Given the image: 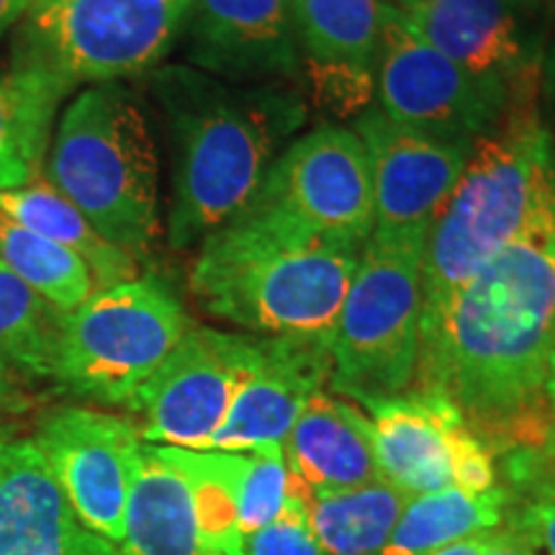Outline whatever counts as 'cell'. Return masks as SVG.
<instances>
[{"label":"cell","mask_w":555,"mask_h":555,"mask_svg":"<svg viewBox=\"0 0 555 555\" xmlns=\"http://www.w3.org/2000/svg\"><path fill=\"white\" fill-rule=\"evenodd\" d=\"M555 350V193L517 240L420 327V391L440 393L486 446L547 435Z\"/></svg>","instance_id":"cell-1"},{"label":"cell","mask_w":555,"mask_h":555,"mask_svg":"<svg viewBox=\"0 0 555 555\" xmlns=\"http://www.w3.org/2000/svg\"><path fill=\"white\" fill-rule=\"evenodd\" d=\"M150 75L172 147L168 242L189 249L255 198L307 108L288 82L234 86L191 65Z\"/></svg>","instance_id":"cell-2"},{"label":"cell","mask_w":555,"mask_h":555,"mask_svg":"<svg viewBox=\"0 0 555 555\" xmlns=\"http://www.w3.org/2000/svg\"><path fill=\"white\" fill-rule=\"evenodd\" d=\"M360 249L249 201L201 242L191 291L208 314L253 335L330 339Z\"/></svg>","instance_id":"cell-3"},{"label":"cell","mask_w":555,"mask_h":555,"mask_svg":"<svg viewBox=\"0 0 555 555\" xmlns=\"http://www.w3.org/2000/svg\"><path fill=\"white\" fill-rule=\"evenodd\" d=\"M553 193V139L540 121L535 99L515 101L489 134L476 139L466 170L429 227L422 322L517 240Z\"/></svg>","instance_id":"cell-4"},{"label":"cell","mask_w":555,"mask_h":555,"mask_svg":"<svg viewBox=\"0 0 555 555\" xmlns=\"http://www.w3.org/2000/svg\"><path fill=\"white\" fill-rule=\"evenodd\" d=\"M41 178L134 260L157 245V144L147 108L124 82L88 86L73 95L52 131Z\"/></svg>","instance_id":"cell-5"},{"label":"cell","mask_w":555,"mask_h":555,"mask_svg":"<svg viewBox=\"0 0 555 555\" xmlns=\"http://www.w3.org/2000/svg\"><path fill=\"white\" fill-rule=\"evenodd\" d=\"M427 237L371 234L330 332V386L371 401L414 391Z\"/></svg>","instance_id":"cell-6"},{"label":"cell","mask_w":555,"mask_h":555,"mask_svg":"<svg viewBox=\"0 0 555 555\" xmlns=\"http://www.w3.org/2000/svg\"><path fill=\"white\" fill-rule=\"evenodd\" d=\"M191 0H31L11 65L44 75L69 95L163 65L183 37Z\"/></svg>","instance_id":"cell-7"},{"label":"cell","mask_w":555,"mask_h":555,"mask_svg":"<svg viewBox=\"0 0 555 555\" xmlns=\"http://www.w3.org/2000/svg\"><path fill=\"white\" fill-rule=\"evenodd\" d=\"M191 330V319L157 275L95 291L62 314L50 380L95 404L127 406Z\"/></svg>","instance_id":"cell-8"},{"label":"cell","mask_w":555,"mask_h":555,"mask_svg":"<svg viewBox=\"0 0 555 555\" xmlns=\"http://www.w3.org/2000/svg\"><path fill=\"white\" fill-rule=\"evenodd\" d=\"M378 111L409 129L476 142L504 119L515 99L422 41L388 5L373 60Z\"/></svg>","instance_id":"cell-9"},{"label":"cell","mask_w":555,"mask_h":555,"mask_svg":"<svg viewBox=\"0 0 555 555\" xmlns=\"http://www.w3.org/2000/svg\"><path fill=\"white\" fill-rule=\"evenodd\" d=\"M260 360V337L191 327L129 409L147 446L204 450Z\"/></svg>","instance_id":"cell-10"},{"label":"cell","mask_w":555,"mask_h":555,"mask_svg":"<svg viewBox=\"0 0 555 555\" xmlns=\"http://www.w3.org/2000/svg\"><path fill=\"white\" fill-rule=\"evenodd\" d=\"M253 201L322 237L363 247L376 227L373 172L356 129L322 124L275 157Z\"/></svg>","instance_id":"cell-11"},{"label":"cell","mask_w":555,"mask_h":555,"mask_svg":"<svg viewBox=\"0 0 555 555\" xmlns=\"http://www.w3.org/2000/svg\"><path fill=\"white\" fill-rule=\"evenodd\" d=\"M422 41L476 78L535 99L543 31L555 5L538 0H391Z\"/></svg>","instance_id":"cell-12"},{"label":"cell","mask_w":555,"mask_h":555,"mask_svg":"<svg viewBox=\"0 0 555 555\" xmlns=\"http://www.w3.org/2000/svg\"><path fill=\"white\" fill-rule=\"evenodd\" d=\"M31 437L80 522L119 547L144 448L139 427L101 409L62 406Z\"/></svg>","instance_id":"cell-13"},{"label":"cell","mask_w":555,"mask_h":555,"mask_svg":"<svg viewBox=\"0 0 555 555\" xmlns=\"http://www.w3.org/2000/svg\"><path fill=\"white\" fill-rule=\"evenodd\" d=\"M373 172V234L427 237L429 227L466 170L476 142L442 139L367 108L356 119Z\"/></svg>","instance_id":"cell-14"},{"label":"cell","mask_w":555,"mask_h":555,"mask_svg":"<svg viewBox=\"0 0 555 555\" xmlns=\"http://www.w3.org/2000/svg\"><path fill=\"white\" fill-rule=\"evenodd\" d=\"M180 39L191 67L234 86L301 75L291 0H191Z\"/></svg>","instance_id":"cell-15"},{"label":"cell","mask_w":555,"mask_h":555,"mask_svg":"<svg viewBox=\"0 0 555 555\" xmlns=\"http://www.w3.org/2000/svg\"><path fill=\"white\" fill-rule=\"evenodd\" d=\"M330 384V347L322 337H260V360L204 450L283 453L307 401Z\"/></svg>","instance_id":"cell-16"},{"label":"cell","mask_w":555,"mask_h":555,"mask_svg":"<svg viewBox=\"0 0 555 555\" xmlns=\"http://www.w3.org/2000/svg\"><path fill=\"white\" fill-rule=\"evenodd\" d=\"M0 555H121L69 506L34 437L0 429Z\"/></svg>","instance_id":"cell-17"},{"label":"cell","mask_w":555,"mask_h":555,"mask_svg":"<svg viewBox=\"0 0 555 555\" xmlns=\"http://www.w3.org/2000/svg\"><path fill=\"white\" fill-rule=\"evenodd\" d=\"M373 425L380 476L406 494L450 486V448L466 425L446 397L429 391L401 393L365 404Z\"/></svg>","instance_id":"cell-18"},{"label":"cell","mask_w":555,"mask_h":555,"mask_svg":"<svg viewBox=\"0 0 555 555\" xmlns=\"http://www.w3.org/2000/svg\"><path fill=\"white\" fill-rule=\"evenodd\" d=\"M288 478L301 491H335L378 481L380 466L367 414L322 388L283 442Z\"/></svg>","instance_id":"cell-19"},{"label":"cell","mask_w":555,"mask_h":555,"mask_svg":"<svg viewBox=\"0 0 555 555\" xmlns=\"http://www.w3.org/2000/svg\"><path fill=\"white\" fill-rule=\"evenodd\" d=\"M121 555H214L201 535L191 486L180 470L144 442L127 519Z\"/></svg>","instance_id":"cell-20"},{"label":"cell","mask_w":555,"mask_h":555,"mask_svg":"<svg viewBox=\"0 0 555 555\" xmlns=\"http://www.w3.org/2000/svg\"><path fill=\"white\" fill-rule=\"evenodd\" d=\"M291 486L301 494L311 532L327 555L384 553L412 496L386 478L335 491H301L294 481Z\"/></svg>","instance_id":"cell-21"},{"label":"cell","mask_w":555,"mask_h":555,"mask_svg":"<svg viewBox=\"0 0 555 555\" xmlns=\"http://www.w3.org/2000/svg\"><path fill=\"white\" fill-rule=\"evenodd\" d=\"M67 93L34 69L0 73V191L21 189L41 176L54 116Z\"/></svg>","instance_id":"cell-22"},{"label":"cell","mask_w":555,"mask_h":555,"mask_svg":"<svg viewBox=\"0 0 555 555\" xmlns=\"http://www.w3.org/2000/svg\"><path fill=\"white\" fill-rule=\"evenodd\" d=\"M0 211L78 255L93 273L99 291L134 281L139 275L137 260L103 240L78 208L44 178H37L21 189L0 191Z\"/></svg>","instance_id":"cell-23"},{"label":"cell","mask_w":555,"mask_h":555,"mask_svg":"<svg viewBox=\"0 0 555 555\" xmlns=\"http://www.w3.org/2000/svg\"><path fill=\"white\" fill-rule=\"evenodd\" d=\"M391 0H291L301 65L373 73Z\"/></svg>","instance_id":"cell-24"},{"label":"cell","mask_w":555,"mask_h":555,"mask_svg":"<svg viewBox=\"0 0 555 555\" xmlns=\"http://www.w3.org/2000/svg\"><path fill=\"white\" fill-rule=\"evenodd\" d=\"M504 489L483 494L442 486L427 494L409 496L397 530L380 555H429L457 540L496 530L504 519Z\"/></svg>","instance_id":"cell-25"},{"label":"cell","mask_w":555,"mask_h":555,"mask_svg":"<svg viewBox=\"0 0 555 555\" xmlns=\"http://www.w3.org/2000/svg\"><path fill=\"white\" fill-rule=\"evenodd\" d=\"M191 486L201 535L214 555H245L240 532V453L157 446Z\"/></svg>","instance_id":"cell-26"},{"label":"cell","mask_w":555,"mask_h":555,"mask_svg":"<svg viewBox=\"0 0 555 555\" xmlns=\"http://www.w3.org/2000/svg\"><path fill=\"white\" fill-rule=\"evenodd\" d=\"M0 260L60 314L82 307L99 291L93 273L78 255L31 232L3 211H0Z\"/></svg>","instance_id":"cell-27"},{"label":"cell","mask_w":555,"mask_h":555,"mask_svg":"<svg viewBox=\"0 0 555 555\" xmlns=\"http://www.w3.org/2000/svg\"><path fill=\"white\" fill-rule=\"evenodd\" d=\"M62 314L0 260V373L50 380Z\"/></svg>","instance_id":"cell-28"},{"label":"cell","mask_w":555,"mask_h":555,"mask_svg":"<svg viewBox=\"0 0 555 555\" xmlns=\"http://www.w3.org/2000/svg\"><path fill=\"white\" fill-rule=\"evenodd\" d=\"M288 494V468L283 453L242 455L240 532L253 535L278 519Z\"/></svg>","instance_id":"cell-29"},{"label":"cell","mask_w":555,"mask_h":555,"mask_svg":"<svg viewBox=\"0 0 555 555\" xmlns=\"http://www.w3.org/2000/svg\"><path fill=\"white\" fill-rule=\"evenodd\" d=\"M245 555H327L311 532L304 499L288 481V494L278 519L242 543Z\"/></svg>","instance_id":"cell-30"},{"label":"cell","mask_w":555,"mask_h":555,"mask_svg":"<svg viewBox=\"0 0 555 555\" xmlns=\"http://www.w3.org/2000/svg\"><path fill=\"white\" fill-rule=\"evenodd\" d=\"M450 483L470 494L496 489V466L491 448L468 425H463L453 437L450 448Z\"/></svg>","instance_id":"cell-31"},{"label":"cell","mask_w":555,"mask_h":555,"mask_svg":"<svg viewBox=\"0 0 555 555\" xmlns=\"http://www.w3.org/2000/svg\"><path fill=\"white\" fill-rule=\"evenodd\" d=\"M540 555H555V494L540 496L525 509L517 527Z\"/></svg>","instance_id":"cell-32"},{"label":"cell","mask_w":555,"mask_h":555,"mask_svg":"<svg viewBox=\"0 0 555 555\" xmlns=\"http://www.w3.org/2000/svg\"><path fill=\"white\" fill-rule=\"evenodd\" d=\"M483 555H538L535 547L530 545L517 527L512 530H494L489 532V543H486Z\"/></svg>","instance_id":"cell-33"},{"label":"cell","mask_w":555,"mask_h":555,"mask_svg":"<svg viewBox=\"0 0 555 555\" xmlns=\"http://www.w3.org/2000/svg\"><path fill=\"white\" fill-rule=\"evenodd\" d=\"M26 406L24 393H21L18 380L0 373V416L9 412H18V409Z\"/></svg>","instance_id":"cell-34"},{"label":"cell","mask_w":555,"mask_h":555,"mask_svg":"<svg viewBox=\"0 0 555 555\" xmlns=\"http://www.w3.org/2000/svg\"><path fill=\"white\" fill-rule=\"evenodd\" d=\"M29 5L31 0H0V39L11 29H16V24L29 11Z\"/></svg>","instance_id":"cell-35"},{"label":"cell","mask_w":555,"mask_h":555,"mask_svg":"<svg viewBox=\"0 0 555 555\" xmlns=\"http://www.w3.org/2000/svg\"><path fill=\"white\" fill-rule=\"evenodd\" d=\"M491 532H494V530H491ZM486 543H489V532H483V535L466 538V540H457V543H450V545L440 547V551H435L429 555H483Z\"/></svg>","instance_id":"cell-36"},{"label":"cell","mask_w":555,"mask_h":555,"mask_svg":"<svg viewBox=\"0 0 555 555\" xmlns=\"http://www.w3.org/2000/svg\"><path fill=\"white\" fill-rule=\"evenodd\" d=\"M545 404L551 409V416H555V350L547 365V378H545Z\"/></svg>","instance_id":"cell-37"},{"label":"cell","mask_w":555,"mask_h":555,"mask_svg":"<svg viewBox=\"0 0 555 555\" xmlns=\"http://www.w3.org/2000/svg\"><path fill=\"white\" fill-rule=\"evenodd\" d=\"M545 450H547V455H551L553 461H555V416H553L551 427H547V435H545Z\"/></svg>","instance_id":"cell-38"},{"label":"cell","mask_w":555,"mask_h":555,"mask_svg":"<svg viewBox=\"0 0 555 555\" xmlns=\"http://www.w3.org/2000/svg\"><path fill=\"white\" fill-rule=\"evenodd\" d=\"M538 3H547V5H555V0H538Z\"/></svg>","instance_id":"cell-39"}]
</instances>
